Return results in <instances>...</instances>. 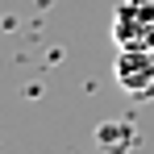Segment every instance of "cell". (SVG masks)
Wrapping results in <instances>:
<instances>
[{"instance_id":"6da1fadb","label":"cell","mask_w":154,"mask_h":154,"mask_svg":"<svg viewBox=\"0 0 154 154\" xmlns=\"http://www.w3.org/2000/svg\"><path fill=\"white\" fill-rule=\"evenodd\" d=\"M117 50H154V0H121L112 13Z\"/></svg>"},{"instance_id":"7a4b0ae2","label":"cell","mask_w":154,"mask_h":154,"mask_svg":"<svg viewBox=\"0 0 154 154\" xmlns=\"http://www.w3.org/2000/svg\"><path fill=\"white\" fill-rule=\"evenodd\" d=\"M112 79H117L121 92L137 96V100H150L154 96V50H117Z\"/></svg>"},{"instance_id":"3957f363","label":"cell","mask_w":154,"mask_h":154,"mask_svg":"<svg viewBox=\"0 0 154 154\" xmlns=\"http://www.w3.org/2000/svg\"><path fill=\"white\" fill-rule=\"evenodd\" d=\"M142 137H137V129L129 125V121H100L96 125V146H100L104 154H125L133 150Z\"/></svg>"}]
</instances>
